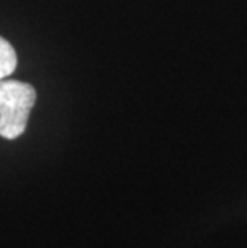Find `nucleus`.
<instances>
[{
  "mask_svg": "<svg viewBox=\"0 0 247 248\" xmlns=\"http://www.w3.org/2000/svg\"><path fill=\"white\" fill-rule=\"evenodd\" d=\"M37 93L29 83L19 80H0V136L16 140L28 126Z\"/></svg>",
  "mask_w": 247,
  "mask_h": 248,
  "instance_id": "1",
  "label": "nucleus"
},
{
  "mask_svg": "<svg viewBox=\"0 0 247 248\" xmlns=\"http://www.w3.org/2000/svg\"><path fill=\"white\" fill-rule=\"evenodd\" d=\"M16 51L13 45L3 37H0V80H3L7 76H12L13 71L16 69Z\"/></svg>",
  "mask_w": 247,
  "mask_h": 248,
  "instance_id": "2",
  "label": "nucleus"
}]
</instances>
